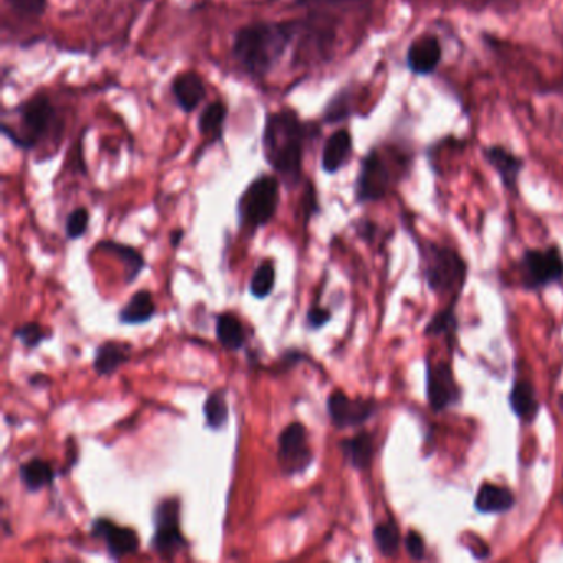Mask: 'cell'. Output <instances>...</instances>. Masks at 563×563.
<instances>
[{
	"label": "cell",
	"mask_w": 563,
	"mask_h": 563,
	"mask_svg": "<svg viewBox=\"0 0 563 563\" xmlns=\"http://www.w3.org/2000/svg\"><path fill=\"white\" fill-rule=\"evenodd\" d=\"M5 8L21 21L37 22L44 19L48 0H4Z\"/></svg>",
	"instance_id": "83f0119b"
},
{
	"label": "cell",
	"mask_w": 563,
	"mask_h": 563,
	"mask_svg": "<svg viewBox=\"0 0 563 563\" xmlns=\"http://www.w3.org/2000/svg\"><path fill=\"white\" fill-rule=\"evenodd\" d=\"M460 398V388L454 380L450 365H428V401L434 411L444 410L450 405L456 404Z\"/></svg>",
	"instance_id": "4fadbf2b"
},
{
	"label": "cell",
	"mask_w": 563,
	"mask_h": 563,
	"mask_svg": "<svg viewBox=\"0 0 563 563\" xmlns=\"http://www.w3.org/2000/svg\"><path fill=\"white\" fill-rule=\"evenodd\" d=\"M278 463L288 476L308 470L312 463V451L305 424L296 421L282 431L278 438Z\"/></svg>",
	"instance_id": "ba28073f"
},
{
	"label": "cell",
	"mask_w": 563,
	"mask_h": 563,
	"mask_svg": "<svg viewBox=\"0 0 563 563\" xmlns=\"http://www.w3.org/2000/svg\"><path fill=\"white\" fill-rule=\"evenodd\" d=\"M405 547H407V552L410 553L411 559L421 560L424 556V540L420 533L415 532V530H410L405 537Z\"/></svg>",
	"instance_id": "836d02e7"
},
{
	"label": "cell",
	"mask_w": 563,
	"mask_h": 563,
	"mask_svg": "<svg viewBox=\"0 0 563 563\" xmlns=\"http://www.w3.org/2000/svg\"><path fill=\"white\" fill-rule=\"evenodd\" d=\"M229 107L222 100L212 101L200 111L197 130L209 144L223 143Z\"/></svg>",
	"instance_id": "2e32d148"
},
{
	"label": "cell",
	"mask_w": 563,
	"mask_h": 563,
	"mask_svg": "<svg viewBox=\"0 0 563 563\" xmlns=\"http://www.w3.org/2000/svg\"><path fill=\"white\" fill-rule=\"evenodd\" d=\"M154 314H156V305H154L153 295L150 291H137L121 309L120 321L128 325L144 324L151 321Z\"/></svg>",
	"instance_id": "7402d4cb"
},
{
	"label": "cell",
	"mask_w": 563,
	"mask_h": 563,
	"mask_svg": "<svg viewBox=\"0 0 563 563\" xmlns=\"http://www.w3.org/2000/svg\"><path fill=\"white\" fill-rule=\"evenodd\" d=\"M306 321H308L309 328L321 329L322 325L328 324V322L331 321V311H329V309L314 306V308L309 309Z\"/></svg>",
	"instance_id": "e575fe53"
},
{
	"label": "cell",
	"mask_w": 563,
	"mask_h": 563,
	"mask_svg": "<svg viewBox=\"0 0 563 563\" xmlns=\"http://www.w3.org/2000/svg\"><path fill=\"white\" fill-rule=\"evenodd\" d=\"M19 476H21L25 489L31 490V493L44 489L48 484L54 483L55 479V473L52 470L51 463L41 460V457H34L29 463L22 464L21 470H19Z\"/></svg>",
	"instance_id": "603a6c76"
},
{
	"label": "cell",
	"mask_w": 563,
	"mask_h": 563,
	"mask_svg": "<svg viewBox=\"0 0 563 563\" xmlns=\"http://www.w3.org/2000/svg\"><path fill=\"white\" fill-rule=\"evenodd\" d=\"M487 163L499 174L500 180L507 189L516 190L517 180H519L520 170L523 167V161L514 156L510 151L500 146H490L484 151Z\"/></svg>",
	"instance_id": "e0dca14e"
},
{
	"label": "cell",
	"mask_w": 563,
	"mask_h": 563,
	"mask_svg": "<svg viewBox=\"0 0 563 563\" xmlns=\"http://www.w3.org/2000/svg\"><path fill=\"white\" fill-rule=\"evenodd\" d=\"M91 536L95 539H103L107 543L108 553L113 559H123V556L136 553L140 549V536L136 530L130 527L114 526L111 520L97 519L91 527Z\"/></svg>",
	"instance_id": "8fae6325"
},
{
	"label": "cell",
	"mask_w": 563,
	"mask_h": 563,
	"mask_svg": "<svg viewBox=\"0 0 563 563\" xmlns=\"http://www.w3.org/2000/svg\"><path fill=\"white\" fill-rule=\"evenodd\" d=\"M299 29V19L256 21L243 25L233 34V60L246 77L263 81L278 67L295 41H298Z\"/></svg>",
	"instance_id": "7a4b0ae2"
},
{
	"label": "cell",
	"mask_w": 563,
	"mask_h": 563,
	"mask_svg": "<svg viewBox=\"0 0 563 563\" xmlns=\"http://www.w3.org/2000/svg\"><path fill=\"white\" fill-rule=\"evenodd\" d=\"M14 335L25 347L35 349L51 335V332H45L44 328L37 324V322H29V324L19 328L18 331L14 332Z\"/></svg>",
	"instance_id": "d6a6232c"
},
{
	"label": "cell",
	"mask_w": 563,
	"mask_h": 563,
	"mask_svg": "<svg viewBox=\"0 0 563 563\" xmlns=\"http://www.w3.org/2000/svg\"><path fill=\"white\" fill-rule=\"evenodd\" d=\"M275 263L272 260H266L253 273L252 282H250V292L256 299L268 298L272 295L273 288H275Z\"/></svg>",
	"instance_id": "4316f807"
},
{
	"label": "cell",
	"mask_w": 563,
	"mask_h": 563,
	"mask_svg": "<svg viewBox=\"0 0 563 563\" xmlns=\"http://www.w3.org/2000/svg\"><path fill=\"white\" fill-rule=\"evenodd\" d=\"M522 265L526 288H542L563 278V260L556 249L529 250L523 255Z\"/></svg>",
	"instance_id": "9c48e42d"
},
{
	"label": "cell",
	"mask_w": 563,
	"mask_h": 563,
	"mask_svg": "<svg viewBox=\"0 0 563 563\" xmlns=\"http://www.w3.org/2000/svg\"><path fill=\"white\" fill-rule=\"evenodd\" d=\"M217 339L227 351H240L245 345V329L233 314H220L217 318Z\"/></svg>",
	"instance_id": "cb8c5ba5"
},
{
	"label": "cell",
	"mask_w": 563,
	"mask_h": 563,
	"mask_svg": "<svg viewBox=\"0 0 563 563\" xmlns=\"http://www.w3.org/2000/svg\"><path fill=\"white\" fill-rule=\"evenodd\" d=\"M90 225V212L85 207H78L68 216L65 232L70 240L81 239Z\"/></svg>",
	"instance_id": "f546056e"
},
{
	"label": "cell",
	"mask_w": 563,
	"mask_h": 563,
	"mask_svg": "<svg viewBox=\"0 0 563 563\" xmlns=\"http://www.w3.org/2000/svg\"><path fill=\"white\" fill-rule=\"evenodd\" d=\"M352 147H354V141H352L351 131L345 130V128L334 131L325 140L324 147H322V170L329 176L338 174L342 167L347 166L352 156Z\"/></svg>",
	"instance_id": "5bb4252c"
},
{
	"label": "cell",
	"mask_w": 563,
	"mask_h": 563,
	"mask_svg": "<svg viewBox=\"0 0 563 563\" xmlns=\"http://www.w3.org/2000/svg\"><path fill=\"white\" fill-rule=\"evenodd\" d=\"M203 415H206L207 424L212 430H220L227 423L229 405H227L225 391H213L207 397L206 404H203Z\"/></svg>",
	"instance_id": "484cf974"
},
{
	"label": "cell",
	"mask_w": 563,
	"mask_h": 563,
	"mask_svg": "<svg viewBox=\"0 0 563 563\" xmlns=\"http://www.w3.org/2000/svg\"><path fill=\"white\" fill-rule=\"evenodd\" d=\"M456 329V318H454L453 306L441 311L440 314L434 316L430 322H428L427 331L424 334L427 335H441V334H450Z\"/></svg>",
	"instance_id": "1f68e13d"
},
{
	"label": "cell",
	"mask_w": 563,
	"mask_h": 563,
	"mask_svg": "<svg viewBox=\"0 0 563 563\" xmlns=\"http://www.w3.org/2000/svg\"><path fill=\"white\" fill-rule=\"evenodd\" d=\"M170 95L174 103L184 114H192L206 101V80L197 71H180L170 81Z\"/></svg>",
	"instance_id": "7c38bea8"
},
{
	"label": "cell",
	"mask_w": 563,
	"mask_h": 563,
	"mask_svg": "<svg viewBox=\"0 0 563 563\" xmlns=\"http://www.w3.org/2000/svg\"><path fill=\"white\" fill-rule=\"evenodd\" d=\"M351 114V104H349V95L341 91L335 95L324 110V123H339Z\"/></svg>",
	"instance_id": "4dcf8cb0"
},
{
	"label": "cell",
	"mask_w": 563,
	"mask_h": 563,
	"mask_svg": "<svg viewBox=\"0 0 563 563\" xmlns=\"http://www.w3.org/2000/svg\"><path fill=\"white\" fill-rule=\"evenodd\" d=\"M466 278V263L456 252L430 246L427 256V279L433 291L450 292L461 288Z\"/></svg>",
	"instance_id": "5b68a950"
},
{
	"label": "cell",
	"mask_w": 563,
	"mask_h": 563,
	"mask_svg": "<svg viewBox=\"0 0 563 563\" xmlns=\"http://www.w3.org/2000/svg\"><path fill=\"white\" fill-rule=\"evenodd\" d=\"M441 62V45L437 37L427 35L410 45L407 52V65L413 74L430 75Z\"/></svg>",
	"instance_id": "9a60e30c"
},
{
	"label": "cell",
	"mask_w": 563,
	"mask_h": 563,
	"mask_svg": "<svg viewBox=\"0 0 563 563\" xmlns=\"http://www.w3.org/2000/svg\"><path fill=\"white\" fill-rule=\"evenodd\" d=\"M318 136V124L306 123L292 108L266 114L262 134L263 156L286 186L301 184L306 146Z\"/></svg>",
	"instance_id": "6da1fadb"
},
{
	"label": "cell",
	"mask_w": 563,
	"mask_h": 563,
	"mask_svg": "<svg viewBox=\"0 0 563 563\" xmlns=\"http://www.w3.org/2000/svg\"><path fill=\"white\" fill-rule=\"evenodd\" d=\"M509 401L510 408L520 420L532 423L533 418L537 417V411H539V404H537L536 390H533L530 382H516L512 391H510Z\"/></svg>",
	"instance_id": "44dd1931"
},
{
	"label": "cell",
	"mask_w": 563,
	"mask_h": 563,
	"mask_svg": "<svg viewBox=\"0 0 563 563\" xmlns=\"http://www.w3.org/2000/svg\"><path fill=\"white\" fill-rule=\"evenodd\" d=\"M372 400H352L342 391H334L328 398V411L335 428H355L371 420L375 411Z\"/></svg>",
	"instance_id": "30bf717a"
},
{
	"label": "cell",
	"mask_w": 563,
	"mask_h": 563,
	"mask_svg": "<svg viewBox=\"0 0 563 563\" xmlns=\"http://www.w3.org/2000/svg\"><path fill=\"white\" fill-rule=\"evenodd\" d=\"M394 174L388 167L387 159L378 150L368 151L362 159L361 173L355 184V197L358 202H377L387 196Z\"/></svg>",
	"instance_id": "8992f818"
},
{
	"label": "cell",
	"mask_w": 563,
	"mask_h": 563,
	"mask_svg": "<svg viewBox=\"0 0 563 563\" xmlns=\"http://www.w3.org/2000/svg\"><path fill=\"white\" fill-rule=\"evenodd\" d=\"M136 2H140V4H150L153 0H136Z\"/></svg>",
	"instance_id": "8d00e7d4"
},
{
	"label": "cell",
	"mask_w": 563,
	"mask_h": 563,
	"mask_svg": "<svg viewBox=\"0 0 563 563\" xmlns=\"http://www.w3.org/2000/svg\"><path fill=\"white\" fill-rule=\"evenodd\" d=\"M154 532L151 547L161 555L173 556L186 547V539L179 527V500L166 499L154 512Z\"/></svg>",
	"instance_id": "52a82bcc"
},
{
	"label": "cell",
	"mask_w": 563,
	"mask_h": 563,
	"mask_svg": "<svg viewBox=\"0 0 563 563\" xmlns=\"http://www.w3.org/2000/svg\"><path fill=\"white\" fill-rule=\"evenodd\" d=\"M14 114L19 120V128L2 124V134L22 151H34L42 143L52 137V134H60V111L55 107L47 93L32 95L27 100L15 104Z\"/></svg>",
	"instance_id": "3957f363"
},
{
	"label": "cell",
	"mask_w": 563,
	"mask_h": 563,
	"mask_svg": "<svg viewBox=\"0 0 563 563\" xmlns=\"http://www.w3.org/2000/svg\"><path fill=\"white\" fill-rule=\"evenodd\" d=\"M341 450L349 463L358 471H367L374 460V438L368 433H358L341 441Z\"/></svg>",
	"instance_id": "ffe728a7"
},
{
	"label": "cell",
	"mask_w": 563,
	"mask_h": 563,
	"mask_svg": "<svg viewBox=\"0 0 563 563\" xmlns=\"http://www.w3.org/2000/svg\"><path fill=\"white\" fill-rule=\"evenodd\" d=\"M279 187L278 177L269 174H260L246 186L236 206L243 230L253 233L272 222L279 206Z\"/></svg>",
	"instance_id": "277c9868"
},
{
	"label": "cell",
	"mask_w": 563,
	"mask_h": 563,
	"mask_svg": "<svg viewBox=\"0 0 563 563\" xmlns=\"http://www.w3.org/2000/svg\"><path fill=\"white\" fill-rule=\"evenodd\" d=\"M374 539L382 555L394 556L400 549V530L394 522L378 523L374 529Z\"/></svg>",
	"instance_id": "f1b7e54d"
},
{
	"label": "cell",
	"mask_w": 563,
	"mask_h": 563,
	"mask_svg": "<svg viewBox=\"0 0 563 563\" xmlns=\"http://www.w3.org/2000/svg\"><path fill=\"white\" fill-rule=\"evenodd\" d=\"M184 239V232L183 230H176V232L173 233V236H170V243H173V246H177L180 243V240Z\"/></svg>",
	"instance_id": "d590c367"
},
{
	"label": "cell",
	"mask_w": 563,
	"mask_h": 563,
	"mask_svg": "<svg viewBox=\"0 0 563 563\" xmlns=\"http://www.w3.org/2000/svg\"><path fill=\"white\" fill-rule=\"evenodd\" d=\"M98 246L104 250V252L113 253L118 258L123 260L124 266H126L128 285L136 282L137 276H140V273L143 272L144 266H146L143 255H141L136 249H133V246L117 242H101Z\"/></svg>",
	"instance_id": "d4e9b609"
},
{
	"label": "cell",
	"mask_w": 563,
	"mask_h": 563,
	"mask_svg": "<svg viewBox=\"0 0 563 563\" xmlns=\"http://www.w3.org/2000/svg\"><path fill=\"white\" fill-rule=\"evenodd\" d=\"M131 345L124 342L110 341L101 344L95 354L93 367L98 375L114 374L121 365L130 361Z\"/></svg>",
	"instance_id": "ac0fdd59"
},
{
	"label": "cell",
	"mask_w": 563,
	"mask_h": 563,
	"mask_svg": "<svg viewBox=\"0 0 563 563\" xmlns=\"http://www.w3.org/2000/svg\"><path fill=\"white\" fill-rule=\"evenodd\" d=\"M514 503L512 490L496 484H483L477 490L474 507L483 514H496L512 509Z\"/></svg>",
	"instance_id": "d6986e66"
}]
</instances>
